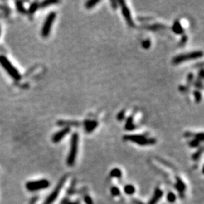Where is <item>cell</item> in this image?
I'll return each instance as SVG.
<instances>
[{
    "instance_id": "obj_31",
    "label": "cell",
    "mask_w": 204,
    "mask_h": 204,
    "mask_svg": "<svg viewBox=\"0 0 204 204\" xmlns=\"http://www.w3.org/2000/svg\"><path fill=\"white\" fill-rule=\"evenodd\" d=\"M124 118H125V110H122V111H120L119 114H118L117 119L118 120L121 121V120H123Z\"/></svg>"
},
{
    "instance_id": "obj_33",
    "label": "cell",
    "mask_w": 204,
    "mask_h": 204,
    "mask_svg": "<svg viewBox=\"0 0 204 204\" xmlns=\"http://www.w3.org/2000/svg\"><path fill=\"white\" fill-rule=\"evenodd\" d=\"M85 202L86 204H92V200L90 197L85 196Z\"/></svg>"
},
{
    "instance_id": "obj_23",
    "label": "cell",
    "mask_w": 204,
    "mask_h": 204,
    "mask_svg": "<svg viewBox=\"0 0 204 204\" xmlns=\"http://www.w3.org/2000/svg\"><path fill=\"white\" fill-rule=\"evenodd\" d=\"M166 198H167L168 202H169L170 203H175V200H176V196H175V194H174V193L169 192L168 193Z\"/></svg>"
},
{
    "instance_id": "obj_40",
    "label": "cell",
    "mask_w": 204,
    "mask_h": 204,
    "mask_svg": "<svg viewBox=\"0 0 204 204\" xmlns=\"http://www.w3.org/2000/svg\"><path fill=\"white\" fill-rule=\"evenodd\" d=\"M0 36H1V27H0Z\"/></svg>"
},
{
    "instance_id": "obj_8",
    "label": "cell",
    "mask_w": 204,
    "mask_h": 204,
    "mask_svg": "<svg viewBox=\"0 0 204 204\" xmlns=\"http://www.w3.org/2000/svg\"><path fill=\"white\" fill-rule=\"evenodd\" d=\"M119 5L121 6L122 9V13H123V17H124L125 20L126 21L127 24H129V26L131 27H135V23H134L133 20L132 18L131 13H130V11L129 9L128 6H127L126 3L123 0H120V1L118 2Z\"/></svg>"
},
{
    "instance_id": "obj_20",
    "label": "cell",
    "mask_w": 204,
    "mask_h": 204,
    "mask_svg": "<svg viewBox=\"0 0 204 204\" xmlns=\"http://www.w3.org/2000/svg\"><path fill=\"white\" fill-rule=\"evenodd\" d=\"M135 187L132 185H127L124 187V192L128 195H132L135 193Z\"/></svg>"
},
{
    "instance_id": "obj_22",
    "label": "cell",
    "mask_w": 204,
    "mask_h": 204,
    "mask_svg": "<svg viewBox=\"0 0 204 204\" xmlns=\"http://www.w3.org/2000/svg\"><path fill=\"white\" fill-rule=\"evenodd\" d=\"M203 147H201V148H200V149L196 152V153H194V154H193V156H192L193 160H194V161H197V160H199L200 157H201L202 153H203Z\"/></svg>"
},
{
    "instance_id": "obj_32",
    "label": "cell",
    "mask_w": 204,
    "mask_h": 204,
    "mask_svg": "<svg viewBox=\"0 0 204 204\" xmlns=\"http://www.w3.org/2000/svg\"><path fill=\"white\" fill-rule=\"evenodd\" d=\"M193 80H194V75L192 73H190V74H188V76H187V85H188V86L192 83Z\"/></svg>"
},
{
    "instance_id": "obj_34",
    "label": "cell",
    "mask_w": 204,
    "mask_h": 204,
    "mask_svg": "<svg viewBox=\"0 0 204 204\" xmlns=\"http://www.w3.org/2000/svg\"><path fill=\"white\" fill-rule=\"evenodd\" d=\"M187 36H183L182 39H181V43H180L181 46H183L184 44H185V42H187Z\"/></svg>"
},
{
    "instance_id": "obj_3",
    "label": "cell",
    "mask_w": 204,
    "mask_h": 204,
    "mask_svg": "<svg viewBox=\"0 0 204 204\" xmlns=\"http://www.w3.org/2000/svg\"><path fill=\"white\" fill-rule=\"evenodd\" d=\"M125 141H129L141 146L152 145L157 143L155 138H147L145 135H127L123 136Z\"/></svg>"
},
{
    "instance_id": "obj_26",
    "label": "cell",
    "mask_w": 204,
    "mask_h": 204,
    "mask_svg": "<svg viewBox=\"0 0 204 204\" xmlns=\"http://www.w3.org/2000/svg\"><path fill=\"white\" fill-rule=\"evenodd\" d=\"M147 28H148V29H149V30H158V29H161V28H165V27H164L163 25H162V24H157L152 25V26L148 27H147Z\"/></svg>"
},
{
    "instance_id": "obj_27",
    "label": "cell",
    "mask_w": 204,
    "mask_h": 204,
    "mask_svg": "<svg viewBox=\"0 0 204 204\" xmlns=\"http://www.w3.org/2000/svg\"><path fill=\"white\" fill-rule=\"evenodd\" d=\"M200 144V142L197 139H193L189 142V145L191 148H197Z\"/></svg>"
},
{
    "instance_id": "obj_17",
    "label": "cell",
    "mask_w": 204,
    "mask_h": 204,
    "mask_svg": "<svg viewBox=\"0 0 204 204\" xmlns=\"http://www.w3.org/2000/svg\"><path fill=\"white\" fill-rule=\"evenodd\" d=\"M39 8V2H33L30 4L29 9L27 11V14H29L30 15H33V14H35V12L38 10Z\"/></svg>"
},
{
    "instance_id": "obj_15",
    "label": "cell",
    "mask_w": 204,
    "mask_h": 204,
    "mask_svg": "<svg viewBox=\"0 0 204 204\" xmlns=\"http://www.w3.org/2000/svg\"><path fill=\"white\" fill-rule=\"evenodd\" d=\"M172 30L175 33L178 34V35H180V34H182L184 33V30L182 28V25L179 23V21H176L172 25Z\"/></svg>"
},
{
    "instance_id": "obj_21",
    "label": "cell",
    "mask_w": 204,
    "mask_h": 204,
    "mask_svg": "<svg viewBox=\"0 0 204 204\" xmlns=\"http://www.w3.org/2000/svg\"><path fill=\"white\" fill-rule=\"evenodd\" d=\"M99 2V0H90V1H88L87 2L85 3V8H86L87 9H91V8H94V7Z\"/></svg>"
},
{
    "instance_id": "obj_6",
    "label": "cell",
    "mask_w": 204,
    "mask_h": 204,
    "mask_svg": "<svg viewBox=\"0 0 204 204\" xmlns=\"http://www.w3.org/2000/svg\"><path fill=\"white\" fill-rule=\"evenodd\" d=\"M55 18H56V13L55 12H50L47 17H46V21H45L43 26L42 27V31H41V34H42V37L47 38L49 36L50 32H51V26H52Z\"/></svg>"
},
{
    "instance_id": "obj_10",
    "label": "cell",
    "mask_w": 204,
    "mask_h": 204,
    "mask_svg": "<svg viewBox=\"0 0 204 204\" xmlns=\"http://www.w3.org/2000/svg\"><path fill=\"white\" fill-rule=\"evenodd\" d=\"M163 191L160 188H157L155 190L153 196L152 197L151 200H150L148 204H157L158 203L159 200H160V198L163 197Z\"/></svg>"
},
{
    "instance_id": "obj_39",
    "label": "cell",
    "mask_w": 204,
    "mask_h": 204,
    "mask_svg": "<svg viewBox=\"0 0 204 204\" xmlns=\"http://www.w3.org/2000/svg\"><path fill=\"white\" fill-rule=\"evenodd\" d=\"M68 204H78L77 203H69Z\"/></svg>"
},
{
    "instance_id": "obj_2",
    "label": "cell",
    "mask_w": 204,
    "mask_h": 204,
    "mask_svg": "<svg viewBox=\"0 0 204 204\" xmlns=\"http://www.w3.org/2000/svg\"><path fill=\"white\" fill-rule=\"evenodd\" d=\"M78 144L79 135L77 132H74L72 135V137H71L70 148L69 154H68L67 160V163L69 166H72L74 165L78 152Z\"/></svg>"
},
{
    "instance_id": "obj_35",
    "label": "cell",
    "mask_w": 204,
    "mask_h": 204,
    "mask_svg": "<svg viewBox=\"0 0 204 204\" xmlns=\"http://www.w3.org/2000/svg\"><path fill=\"white\" fill-rule=\"evenodd\" d=\"M194 134H193L192 132H186L185 134H184V136L186 138H191L192 137V136H194Z\"/></svg>"
},
{
    "instance_id": "obj_36",
    "label": "cell",
    "mask_w": 204,
    "mask_h": 204,
    "mask_svg": "<svg viewBox=\"0 0 204 204\" xmlns=\"http://www.w3.org/2000/svg\"><path fill=\"white\" fill-rule=\"evenodd\" d=\"M117 3H118V2H117V1H111V5H112L113 8H114V9H117Z\"/></svg>"
},
{
    "instance_id": "obj_7",
    "label": "cell",
    "mask_w": 204,
    "mask_h": 204,
    "mask_svg": "<svg viewBox=\"0 0 204 204\" xmlns=\"http://www.w3.org/2000/svg\"><path fill=\"white\" fill-rule=\"evenodd\" d=\"M49 182L46 179L29 182L26 184V188L30 191H36L39 190H43L49 187Z\"/></svg>"
},
{
    "instance_id": "obj_12",
    "label": "cell",
    "mask_w": 204,
    "mask_h": 204,
    "mask_svg": "<svg viewBox=\"0 0 204 204\" xmlns=\"http://www.w3.org/2000/svg\"><path fill=\"white\" fill-rule=\"evenodd\" d=\"M57 125L60 126L68 127L70 128V126H79L81 125V123L77 121H70V120H59L57 122Z\"/></svg>"
},
{
    "instance_id": "obj_18",
    "label": "cell",
    "mask_w": 204,
    "mask_h": 204,
    "mask_svg": "<svg viewBox=\"0 0 204 204\" xmlns=\"http://www.w3.org/2000/svg\"><path fill=\"white\" fill-rule=\"evenodd\" d=\"M58 3H59V2L56 1V0H46V1L42 2H39V8H43L51 5L58 4Z\"/></svg>"
},
{
    "instance_id": "obj_9",
    "label": "cell",
    "mask_w": 204,
    "mask_h": 204,
    "mask_svg": "<svg viewBox=\"0 0 204 204\" xmlns=\"http://www.w3.org/2000/svg\"><path fill=\"white\" fill-rule=\"evenodd\" d=\"M70 132V128H68V127H64V128L61 129L60 131L57 132L51 138V140L54 143H58L60 142L62 139L65 137L66 135H67L69 132Z\"/></svg>"
},
{
    "instance_id": "obj_19",
    "label": "cell",
    "mask_w": 204,
    "mask_h": 204,
    "mask_svg": "<svg viewBox=\"0 0 204 204\" xmlns=\"http://www.w3.org/2000/svg\"><path fill=\"white\" fill-rule=\"evenodd\" d=\"M110 176L114 177V178H120L122 177V172L120 169H117V168H115V169H113L111 171H110Z\"/></svg>"
},
{
    "instance_id": "obj_28",
    "label": "cell",
    "mask_w": 204,
    "mask_h": 204,
    "mask_svg": "<svg viewBox=\"0 0 204 204\" xmlns=\"http://www.w3.org/2000/svg\"><path fill=\"white\" fill-rule=\"evenodd\" d=\"M110 191H111V194L113 196L116 197V196H119V195L120 194V191H119V189L117 187H112Z\"/></svg>"
},
{
    "instance_id": "obj_5",
    "label": "cell",
    "mask_w": 204,
    "mask_h": 204,
    "mask_svg": "<svg viewBox=\"0 0 204 204\" xmlns=\"http://www.w3.org/2000/svg\"><path fill=\"white\" fill-rule=\"evenodd\" d=\"M67 175H64L63 178L60 180L59 183L58 184V185L55 187V188L54 189V191L52 192L51 193V194L46 198V200H45V202L42 204H52L55 201V200L58 198L59 194H60L61 191L62 187L64 185V183L66 182V181L67 179Z\"/></svg>"
},
{
    "instance_id": "obj_11",
    "label": "cell",
    "mask_w": 204,
    "mask_h": 204,
    "mask_svg": "<svg viewBox=\"0 0 204 204\" xmlns=\"http://www.w3.org/2000/svg\"><path fill=\"white\" fill-rule=\"evenodd\" d=\"M98 122L95 120H86L84 123V125H85V131H86L88 133H90L94 131L96 129V127L98 126Z\"/></svg>"
},
{
    "instance_id": "obj_29",
    "label": "cell",
    "mask_w": 204,
    "mask_h": 204,
    "mask_svg": "<svg viewBox=\"0 0 204 204\" xmlns=\"http://www.w3.org/2000/svg\"><path fill=\"white\" fill-rule=\"evenodd\" d=\"M194 139H197V140L199 141L200 142H201V141H203V139H204V138H203V132H200V133L194 134Z\"/></svg>"
},
{
    "instance_id": "obj_14",
    "label": "cell",
    "mask_w": 204,
    "mask_h": 204,
    "mask_svg": "<svg viewBox=\"0 0 204 204\" xmlns=\"http://www.w3.org/2000/svg\"><path fill=\"white\" fill-rule=\"evenodd\" d=\"M15 7H16V9L17 10V12H18L19 13L22 14V15H27V10L25 8L23 2L21 1L15 2Z\"/></svg>"
},
{
    "instance_id": "obj_1",
    "label": "cell",
    "mask_w": 204,
    "mask_h": 204,
    "mask_svg": "<svg viewBox=\"0 0 204 204\" xmlns=\"http://www.w3.org/2000/svg\"><path fill=\"white\" fill-rule=\"evenodd\" d=\"M0 64L14 80H15V81L21 80V75L18 70L12 64V62L5 55H0Z\"/></svg>"
},
{
    "instance_id": "obj_13",
    "label": "cell",
    "mask_w": 204,
    "mask_h": 204,
    "mask_svg": "<svg viewBox=\"0 0 204 204\" xmlns=\"http://www.w3.org/2000/svg\"><path fill=\"white\" fill-rule=\"evenodd\" d=\"M175 187H176L177 191L180 193V194H183L184 192H185L186 186L185 183L183 182V181L180 178L177 177L176 178V184H175Z\"/></svg>"
},
{
    "instance_id": "obj_4",
    "label": "cell",
    "mask_w": 204,
    "mask_h": 204,
    "mask_svg": "<svg viewBox=\"0 0 204 204\" xmlns=\"http://www.w3.org/2000/svg\"><path fill=\"white\" fill-rule=\"evenodd\" d=\"M202 57H203V51H192V52L182 54V55H177L176 57L173 58L172 63L175 64H179L189 60L200 58Z\"/></svg>"
},
{
    "instance_id": "obj_16",
    "label": "cell",
    "mask_w": 204,
    "mask_h": 204,
    "mask_svg": "<svg viewBox=\"0 0 204 204\" xmlns=\"http://www.w3.org/2000/svg\"><path fill=\"white\" fill-rule=\"evenodd\" d=\"M135 126L134 124L133 117H129L126 119V125H125V129L128 130V131H132V130L135 129Z\"/></svg>"
},
{
    "instance_id": "obj_24",
    "label": "cell",
    "mask_w": 204,
    "mask_h": 204,
    "mask_svg": "<svg viewBox=\"0 0 204 204\" xmlns=\"http://www.w3.org/2000/svg\"><path fill=\"white\" fill-rule=\"evenodd\" d=\"M151 46V41L150 39H147L142 42V47L144 49H148Z\"/></svg>"
},
{
    "instance_id": "obj_37",
    "label": "cell",
    "mask_w": 204,
    "mask_h": 204,
    "mask_svg": "<svg viewBox=\"0 0 204 204\" xmlns=\"http://www.w3.org/2000/svg\"><path fill=\"white\" fill-rule=\"evenodd\" d=\"M198 79H200V80H203V69L200 70V71L199 73V78H198Z\"/></svg>"
},
{
    "instance_id": "obj_25",
    "label": "cell",
    "mask_w": 204,
    "mask_h": 204,
    "mask_svg": "<svg viewBox=\"0 0 204 204\" xmlns=\"http://www.w3.org/2000/svg\"><path fill=\"white\" fill-rule=\"evenodd\" d=\"M194 95L195 101H196L197 103H200V101H201V99H202L201 93H200V92L199 90H196L194 92Z\"/></svg>"
},
{
    "instance_id": "obj_38",
    "label": "cell",
    "mask_w": 204,
    "mask_h": 204,
    "mask_svg": "<svg viewBox=\"0 0 204 204\" xmlns=\"http://www.w3.org/2000/svg\"><path fill=\"white\" fill-rule=\"evenodd\" d=\"M134 203H135V204H143L141 201H138V200H134Z\"/></svg>"
},
{
    "instance_id": "obj_30",
    "label": "cell",
    "mask_w": 204,
    "mask_h": 204,
    "mask_svg": "<svg viewBox=\"0 0 204 204\" xmlns=\"http://www.w3.org/2000/svg\"><path fill=\"white\" fill-rule=\"evenodd\" d=\"M194 86L196 87L197 89H198V90H199V89H203V83H202V81L200 79L197 78V81L195 82L194 83Z\"/></svg>"
}]
</instances>
